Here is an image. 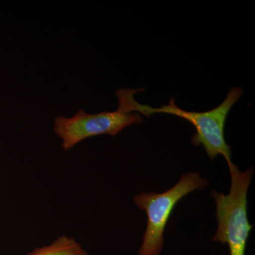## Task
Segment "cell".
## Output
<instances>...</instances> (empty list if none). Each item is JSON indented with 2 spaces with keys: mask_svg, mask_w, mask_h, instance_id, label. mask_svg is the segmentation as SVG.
Returning <instances> with one entry per match:
<instances>
[{
  "mask_svg": "<svg viewBox=\"0 0 255 255\" xmlns=\"http://www.w3.org/2000/svg\"><path fill=\"white\" fill-rule=\"evenodd\" d=\"M209 186L207 179L196 172L183 174L179 182L161 194L142 192L134 196V203L147 216V228L138 255H159L164 246V229L176 204L189 193L202 191Z\"/></svg>",
  "mask_w": 255,
  "mask_h": 255,
  "instance_id": "3957f363",
  "label": "cell"
},
{
  "mask_svg": "<svg viewBox=\"0 0 255 255\" xmlns=\"http://www.w3.org/2000/svg\"><path fill=\"white\" fill-rule=\"evenodd\" d=\"M231 191L227 195L211 191L216 205L218 229L212 241L228 244L230 255H245L247 241L253 225L248 218V188L253 178V168L242 172L238 166L230 168Z\"/></svg>",
  "mask_w": 255,
  "mask_h": 255,
  "instance_id": "7a4b0ae2",
  "label": "cell"
},
{
  "mask_svg": "<svg viewBox=\"0 0 255 255\" xmlns=\"http://www.w3.org/2000/svg\"><path fill=\"white\" fill-rule=\"evenodd\" d=\"M142 122L140 114L130 113L119 107L114 112L93 114L80 110L70 118L57 117L53 128L62 140V147L67 151L89 137L101 135L114 136L125 128Z\"/></svg>",
  "mask_w": 255,
  "mask_h": 255,
  "instance_id": "277c9868",
  "label": "cell"
},
{
  "mask_svg": "<svg viewBox=\"0 0 255 255\" xmlns=\"http://www.w3.org/2000/svg\"><path fill=\"white\" fill-rule=\"evenodd\" d=\"M143 91L142 88L139 90L119 89L116 92V96L119 100V107L126 112H137L146 117H150L155 114H167L185 119L196 129V133L191 137L193 145H202L209 158L212 160L217 155H223L229 169L234 165L231 160V146L228 145L225 138V126L230 111L243 95V89L233 87L221 105L204 112L183 110L176 105L174 98L171 99L169 105H162L158 108L140 105L135 100L134 95L137 92Z\"/></svg>",
  "mask_w": 255,
  "mask_h": 255,
  "instance_id": "6da1fadb",
  "label": "cell"
},
{
  "mask_svg": "<svg viewBox=\"0 0 255 255\" xmlns=\"http://www.w3.org/2000/svg\"><path fill=\"white\" fill-rule=\"evenodd\" d=\"M26 255H89L73 237L62 236L49 246L35 249Z\"/></svg>",
  "mask_w": 255,
  "mask_h": 255,
  "instance_id": "5b68a950",
  "label": "cell"
}]
</instances>
